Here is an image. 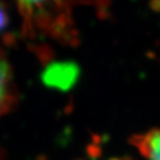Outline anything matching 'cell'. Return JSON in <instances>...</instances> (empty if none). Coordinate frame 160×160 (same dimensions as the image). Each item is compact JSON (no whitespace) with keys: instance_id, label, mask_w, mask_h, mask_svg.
<instances>
[{"instance_id":"obj_1","label":"cell","mask_w":160,"mask_h":160,"mask_svg":"<svg viewBox=\"0 0 160 160\" xmlns=\"http://www.w3.org/2000/svg\"><path fill=\"white\" fill-rule=\"evenodd\" d=\"M72 0H16L25 26L30 31H50L60 22Z\"/></svg>"},{"instance_id":"obj_2","label":"cell","mask_w":160,"mask_h":160,"mask_svg":"<svg viewBox=\"0 0 160 160\" xmlns=\"http://www.w3.org/2000/svg\"><path fill=\"white\" fill-rule=\"evenodd\" d=\"M80 75L78 65L73 62H53L42 72V81L53 89L68 90L77 82Z\"/></svg>"},{"instance_id":"obj_3","label":"cell","mask_w":160,"mask_h":160,"mask_svg":"<svg viewBox=\"0 0 160 160\" xmlns=\"http://www.w3.org/2000/svg\"><path fill=\"white\" fill-rule=\"evenodd\" d=\"M15 101L12 72L6 57L0 52V118L8 112Z\"/></svg>"},{"instance_id":"obj_4","label":"cell","mask_w":160,"mask_h":160,"mask_svg":"<svg viewBox=\"0 0 160 160\" xmlns=\"http://www.w3.org/2000/svg\"><path fill=\"white\" fill-rule=\"evenodd\" d=\"M133 145L143 160H160V127L137 137Z\"/></svg>"},{"instance_id":"obj_5","label":"cell","mask_w":160,"mask_h":160,"mask_svg":"<svg viewBox=\"0 0 160 160\" xmlns=\"http://www.w3.org/2000/svg\"><path fill=\"white\" fill-rule=\"evenodd\" d=\"M9 26V12L5 2L0 0V36L5 32Z\"/></svg>"}]
</instances>
